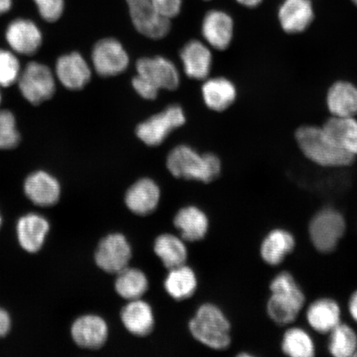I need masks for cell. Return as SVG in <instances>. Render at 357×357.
Instances as JSON below:
<instances>
[{"label":"cell","mask_w":357,"mask_h":357,"mask_svg":"<svg viewBox=\"0 0 357 357\" xmlns=\"http://www.w3.org/2000/svg\"><path fill=\"white\" fill-rule=\"evenodd\" d=\"M294 139L302 154L317 166L344 168L355 162L356 156L335 144L322 126L303 125L294 132Z\"/></svg>","instance_id":"obj_1"},{"label":"cell","mask_w":357,"mask_h":357,"mask_svg":"<svg viewBox=\"0 0 357 357\" xmlns=\"http://www.w3.org/2000/svg\"><path fill=\"white\" fill-rule=\"evenodd\" d=\"M271 296L266 303L269 318L276 324H291L305 305L306 297L296 278L288 271L280 272L270 283Z\"/></svg>","instance_id":"obj_2"},{"label":"cell","mask_w":357,"mask_h":357,"mask_svg":"<svg viewBox=\"0 0 357 357\" xmlns=\"http://www.w3.org/2000/svg\"><path fill=\"white\" fill-rule=\"evenodd\" d=\"M167 166L172 175L185 180L211 183L220 176L222 163L213 153L199 154L192 147L180 145L169 153Z\"/></svg>","instance_id":"obj_3"},{"label":"cell","mask_w":357,"mask_h":357,"mask_svg":"<svg viewBox=\"0 0 357 357\" xmlns=\"http://www.w3.org/2000/svg\"><path fill=\"white\" fill-rule=\"evenodd\" d=\"M196 340L212 349L225 350L231 345V324L223 312L212 303L199 307L189 324Z\"/></svg>","instance_id":"obj_4"},{"label":"cell","mask_w":357,"mask_h":357,"mask_svg":"<svg viewBox=\"0 0 357 357\" xmlns=\"http://www.w3.org/2000/svg\"><path fill=\"white\" fill-rule=\"evenodd\" d=\"M346 230L344 216L333 208L321 209L311 218L309 225L311 243L317 251L324 254L336 250Z\"/></svg>","instance_id":"obj_5"},{"label":"cell","mask_w":357,"mask_h":357,"mask_svg":"<svg viewBox=\"0 0 357 357\" xmlns=\"http://www.w3.org/2000/svg\"><path fill=\"white\" fill-rule=\"evenodd\" d=\"M17 82L22 96L33 105L50 100L56 91L55 77L51 69L38 62L26 65Z\"/></svg>","instance_id":"obj_6"},{"label":"cell","mask_w":357,"mask_h":357,"mask_svg":"<svg viewBox=\"0 0 357 357\" xmlns=\"http://www.w3.org/2000/svg\"><path fill=\"white\" fill-rule=\"evenodd\" d=\"M185 121V115L181 107L171 105L138 125L137 136L147 146H159L167 139L169 133L181 127Z\"/></svg>","instance_id":"obj_7"},{"label":"cell","mask_w":357,"mask_h":357,"mask_svg":"<svg viewBox=\"0 0 357 357\" xmlns=\"http://www.w3.org/2000/svg\"><path fill=\"white\" fill-rule=\"evenodd\" d=\"M134 26L151 39H162L171 30V20L160 15L153 0H126Z\"/></svg>","instance_id":"obj_8"},{"label":"cell","mask_w":357,"mask_h":357,"mask_svg":"<svg viewBox=\"0 0 357 357\" xmlns=\"http://www.w3.org/2000/svg\"><path fill=\"white\" fill-rule=\"evenodd\" d=\"M131 258L130 244L120 234H110L102 239L95 255L97 266L111 274H118L127 268Z\"/></svg>","instance_id":"obj_9"},{"label":"cell","mask_w":357,"mask_h":357,"mask_svg":"<svg viewBox=\"0 0 357 357\" xmlns=\"http://www.w3.org/2000/svg\"><path fill=\"white\" fill-rule=\"evenodd\" d=\"M93 68L101 77H114L123 73L129 65L126 50L118 40L102 39L96 44L92 52Z\"/></svg>","instance_id":"obj_10"},{"label":"cell","mask_w":357,"mask_h":357,"mask_svg":"<svg viewBox=\"0 0 357 357\" xmlns=\"http://www.w3.org/2000/svg\"><path fill=\"white\" fill-rule=\"evenodd\" d=\"M278 19L284 33H303L314 22V3L312 0H282L278 8Z\"/></svg>","instance_id":"obj_11"},{"label":"cell","mask_w":357,"mask_h":357,"mask_svg":"<svg viewBox=\"0 0 357 357\" xmlns=\"http://www.w3.org/2000/svg\"><path fill=\"white\" fill-rule=\"evenodd\" d=\"M137 75L149 79L159 89L175 91L180 84V74L172 61L162 56L144 57L136 64Z\"/></svg>","instance_id":"obj_12"},{"label":"cell","mask_w":357,"mask_h":357,"mask_svg":"<svg viewBox=\"0 0 357 357\" xmlns=\"http://www.w3.org/2000/svg\"><path fill=\"white\" fill-rule=\"evenodd\" d=\"M234 26V20L229 13L213 10L204 17L202 35L209 46L218 51H225L233 42Z\"/></svg>","instance_id":"obj_13"},{"label":"cell","mask_w":357,"mask_h":357,"mask_svg":"<svg viewBox=\"0 0 357 357\" xmlns=\"http://www.w3.org/2000/svg\"><path fill=\"white\" fill-rule=\"evenodd\" d=\"M6 41L17 54L33 56L41 47L43 34L37 24L26 19H17L8 25Z\"/></svg>","instance_id":"obj_14"},{"label":"cell","mask_w":357,"mask_h":357,"mask_svg":"<svg viewBox=\"0 0 357 357\" xmlns=\"http://www.w3.org/2000/svg\"><path fill=\"white\" fill-rule=\"evenodd\" d=\"M24 190L26 198L40 207L53 206L61 197L59 181L43 171L33 172L26 177Z\"/></svg>","instance_id":"obj_15"},{"label":"cell","mask_w":357,"mask_h":357,"mask_svg":"<svg viewBox=\"0 0 357 357\" xmlns=\"http://www.w3.org/2000/svg\"><path fill=\"white\" fill-rule=\"evenodd\" d=\"M71 336L77 344L86 349H99L108 338V325L99 316L89 314L79 317L70 329Z\"/></svg>","instance_id":"obj_16"},{"label":"cell","mask_w":357,"mask_h":357,"mask_svg":"<svg viewBox=\"0 0 357 357\" xmlns=\"http://www.w3.org/2000/svg\"><path fill=\"white\" fill-rule=\"evenodd\" d=\"M56 75L62 86L70 91H79L91 80V70L79 53L71 52L57 60Z\"/></svg>","instance_id":"obj_17"},{"label":"cell","mask_w":357,"mask_h":357,"mask_svg":"<svg viewBox=\"0 0 357 357\" xmlns=\"http://www.w3.org/2000/svg\"><path fill=\"white\" fill-rule=\"evenodd\" d=\"M50 231V225L44 217L29 213L17 222L16 233L20 247L25 252L34 254L42 249Z\"/></svg>","instance_id":"obj_18"},{"label":"cell","mask_w":357,"mask_h":357,"mask_svg":"<svg viewBox=\"0 0 357 357\" xmlns=\"http://www.w3.org/2000/svg\"><path fill=\"white\" fill-rule=\"evenodd\" d=\"M326 105L333 117H356L357 86L348 80H337L328 89Z\"/></svg>","instance_id":"obj_19"},{"label":"cell","mask_w":357,"mask_h":357,"mask_svg":"<svg viewBox=\"0 0 357 357\" xmlns=\"http://www.w3.org/2000/svg\"><path fill=\"white\" fill-rule=\"evenodd\" d=\"M306 319L315 332L328 334L342 322L341 307L332 298H317L307 307Z\"/></svg>","instance_id":"obj_20"},{"label":"cell","mask_w":357,"mask_h":357,"mask_svg":"<svg viewBox=\"0 0 357 357\" xmlns=\"http://www.w3.org/2000/svg\"><path fill=\"white\" fill-rule=\"evenodd\" d=\"M296 241L292 233L284 229H272L263 238L261 257L267 265L278 266L294 252Z\"/></svg>","instance_id":"obj_21"},{"label":"cell","mask_w":357,"mask_h":357,"mask_svg":"<svg viewBox=\"0 0 357 357\" xmlns=\"http://www.w3.org/2000/svg\"><path fill=\"white\" fill-rule=\"evenodd\" d=\"M181 58L190 78L204 80L208 77L213 66V54L207 45L198 40H191L182 48Z\"/></svg>","instance_id":"obj_22"},{"label":"cell","mask_w":357,"mask_h":357,"mask_svg":"<svg viewBox=\"0 0 357 357\" xmlns=\"http://www.w3.org/2000/svg\"><path fill=\"white\" fill-rule=\"evenodd\" d=\"M160 191L155 182L144 178L129 188L125 196V203L130 211L137 215H147L158 208Z\"/></svg>","instance_id":"obj_23"},{"label":"cell","mask_w":357,"mask_h":357,"mask_svg":"<svg viewBox=\"0 0 357 357\" xmlns=\"http://www.w3.org/2000/svg\"><path fill=\"white\" fill-rule=\"evenodd\" d=\"M202 96L209 109L223 112L234 104L238 97V89L229 79L207 78L202 86Z\"/></svg>","instance_id":"obj_24"},{"label":"cell","mask_w":357,"mask_h":357,"mask_svg":"<svg viewBox=\"0 0 357 357\" xmlns=\"http://www.w3.org/2000/svg\"><path fill=\"white\" fill-rule=\"evenodd\" d=\"M323 128L335 144L347 153L357 156L356 117H330Z\"/></svg>","instance_id":"obj_25"},{"label":"cell","mask_w":357,"mask_h":357,"mask_svg":"<svg viewBox=\"0 0 357 357\" xmlns=\"http://www.w3.org/2000/svg\"><path fill=\"white\" fill-rule=\"evenodd\" d=\"M121 320L128 331L137 337L151 333L155 324L153 310L141 298L129 301L121 312Z\"/></svg>","instance_id":"obj_26"},{"label":"cell","mask_w":357,"mask_h":357,"mask_svg":"<svg viewBox=\"0 0 357 357\" xmlns=\"http://www.w3.org/2000/svg\"><path fill=\"white\" fill-rule=\"evenodd\" d=\"M174 225L180 231L183 240L197 242L202 240L208 230L206 214L195 206L181 209L174 220Z\"/></svg>","instance_id":"obj_27"},{"label":"cell","mask_w":357,"mask_h":357,"mask_svg":"<svg viewBox=\"0 0 357 357\" xmlns=\"http://www.w3.org/2000/svg\"><path fill=\"white\" fill-rule=\"evenodd\" d=\"M197 284L195 272L185 265L169 270L165 281L167 292L176 301L186 300L193 296Z\"/></svg>","instance_id":"obj_28"},{"label":"cell","mask_w":357,"mask_h":357,"mask_svg":"<svg viewBox=\"0 0 357 357\" xmlns=\"http://www.w3.org/2000/svg\"><path fill=\"white\" fill-rule=\"evenodd\" d=\"M154 251L169 270L185 264L187 249L183 241L176 236H159L154 244Z\"/></svg>","instance_id":"obj_29"},{"label":"cell","mask_w":357,"mask_h":357,"mask_svg":"<svg viewBox=\"0 0 357 357\" xmlns=\"http://www.w3.org/2000/svg\"><path fill=\"white\" fill-rule=\"evenodd\" d=\"M149 289V280L146 275L135 268H125L118 273L115 281V289L125 300H139Z\"/></svg>","instance_id":"obj_30"},{"label":"cell","mask_w":357,"mask_h":357,"mask_svg":"<svg viewBox=\"0 0 357 357\" xmlns=\"http://www.w3.org/2000/svg\"><path fill=\"white\" fill-rule=\"evenodd\" d=\"M281 351L292 357H312L315 356L316 348L309 333L298 327L290 328L283 335Z\"/></svg>","instance_id":"obj_31"},{"label":"cell","mask_w":357,"mask_h":357,"mask_svg":"<svg viewBox=\"0 0 357 357\" xmlns=\"http://www.w3.org/2000/svg\"><path fill=\"white\" fill-rule=\"evenodd\" d=\"M328 349L335 357L354 356L357 351V333L347 324L340 323L329 333Z\"/></svg>","instance_id":"obj_32"},{"label":"cell","mask_w":357,"mask_h":357,"mask_svg":"<svg viewBox=\"0 0 357 357\" xmlns=\"http://www.w3.org/2000/svg\"><path fill=\"white\" fill-rule=\"evenodd\" d=\"M20 142L15 115L10 110H0V150L15 149Z\"/></svg>","instance_id":"obj_33"},{"label":"cell","mask_w":357,"mask_h":357,"mask_svg":"<svg viewBox=\"0 0 357 357\" xmlns=\"http://www.w3.org/2000/svg\"><path fill=\"white\" fill-rule=\"evenodd\" d=\"M21 67L15 53L0 49V86L10 87L19 79Z\"/></svg>","instance_id":"obj_34"},{"label":"cell","mask_w":357,"mask_h":357,"mask_svg":"<svg viewBox=\"0 0 357 357\" xmlns=\"http://www.w3.org/2000/svg\"><path fill=\"white\" fill-rule=\"evenodd\" d=\"M33 2L45 21L54 22L63 15L65 0H33Z\"/></svg>","instance_id":"obj_35"},{"label":"cell","mask_w":357,"mask_h":357,"mask_svg":"<svg viewBox=\"0 0 357 357\" xmlns=\"http://www.w3.org/2000/svg\"><path fill=\"white\" fill-rule=\"evenodd\" d=\"M132 84L138 95L145 100H153L158 96L160 89L140 75L132 79Z\"/></svg>","instance_id":"obj_36"},{"label":"cell","mask_w":357,"mask_h":357,"mask_svg":"<svg viewBox=\"0 0 357 357\" xmlns=\"http://www.w3.org/2000/svg\"><path fill=\"white\" fill-rule=\"evenodd\" d=\"M155 10L160 15L171 20L180 13L182 0H153Z\"/></svg>","instance_id":"obj_37"},{"label":"cell","mask_w":357,"mask_h":357,"mask_svg":"<svg viewBox=\"0 0 357 357\" xmlns=\"http://www.w3.org/2000/svg\"><path fill=\"white\" fill-rule=\"evenodd\" d=\"M12 328V320L8 311L0 307V340L10 333Z\"/></svg>","instance_id":"obj_38"},{"label":"cell","mask_w":357,"mask_h":357,"mask_svg":"<svg viewBox=\"0 0 357 357\" xmlns=\"http://www.w3.org/2000/svg\"><path fill=\"white\" fill-rule=\"evenodd\" d=\"M348 311L351 319L357 324V289L351 294L349 301H348Z\"/></svg>","instance_id":"obj_39"},{"label":"cell","mask_w":357,"mask_h":357,"mask_svg":"<svg viewBox=\"0 0 357 357\" xmlns=\"http://www.w3.org/2000/svg\"><path fill=\"white\" fill-rule=\"evenodd\" d=\"M235 1L241 6L252 10V8L261 6L264 0H235Z\"/></svg>","instance_id":"obj_40"},{"label":"cell","mask_w":357,"mask_h":357,"mask_svg":"<svg viewBox=\"0 0 357 357\" xmlns=\"http://www.w3.org/2000/svg\"><path fill=\"white\" fill-rule=\"evenodd\" d=\"M13 6V0H0V15L10 11Z\"/></svg>","instance_id":"obj_41"},{"label":"cell","mask_w":357,"mask_h":357,"mask_svg":"<svg viewBox=\"0 0 357 357\" xmlns=\"http://www.w3.org/2000/svg\"><path fill=\"white\" fill-rule=\"evenodd\" d=\"M350 1L357 8V0H350Z\"/></svg>","instance_id":"obj_42"},{"label":"cell","mask_w":357,"mask_h":357,"mask_svg":"<svg viewBox=\"0 0 357 357\" xmlns=\"http://www.w3.org/2000/svg\"><path fill=\"white\" fill-rule=\"evenodd\" d=\"M3 222V218L1 215V212H0V227H1Z\"/></svg>","instance_id":"obj_43"},{"label":"cell","mask_w":357,"mask_h":357,"mask_svg":"<svg viewBox=\"0 0 357 357\" xmlns=\"http://www.w3.org/2000/svg\"><path fill=\"white\" fill-rule=\"evenodd\" d=\"M1 101H2V96H1V93H0V104H1Z\"/></svg>","instance_id":"obj_44"},{"label":"cell","mask_w":357,"mask_h":357,"mask_svg":"<svg viewBox=\"0 0 357 357\" xmlns=\"http://www.w3.org/2000/svg\"><path fill=\"white\" fill-rule=\"evenodd\" d=\"M356 356V357H357V351H356V354H355V356Z\"/></svg>","instance_id":"obj_45"},{"label":"cell","mask_w":357,"mask_h":357,"mask_svg":"<svg viewBox=\"0 0 357 357\" xmlns=\"http://www.w3.org/2000/svg\"><path fill=\"white\" fill-rule=\"evenodd\" d=\"M206 1H208V0H206Z\"/></svg>","instance_id":"obj_46"}]
</instances>
